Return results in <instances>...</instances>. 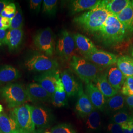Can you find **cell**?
<instances>
[{
	"mask_svg": "<svg viewBox=\"0 0 133 133\" xmlns=\"http://www.w3.org/2000/svg\"><path fill=\"white\" fill-rule=\"evenodd\" d=\"M117 66L126 77L133 76V59L128 56H122L117 59Z\"/></svg>",
	"mask_w": 133,
	"mask_h": 133,
	"instance_id": "obj_25",
	"label": "cell"
},
{
	"mask_svg": "<svg viewBox=\"0 0 133 133\" xmlns=\"http://www.w3.org/2000/svg\"><path fill=\"white\" fill-rule=\"evenodd\" d=\"M125 98L122 94L117 93L114 96L108 98L106 102L105 108L109 111L120 110L125 105Z\"/></svg>",
	"mask_w": 133,
	"mask_h": 133,
	"instance_id": "obj_27",
	"label": "cell"
},
{
	"mask_svg": "<svg viewBox=\"0 0 133 133\" xmlns=\"http://www.w3.org/2000/svg\"><path fill=\"white\" fill-rule=\"evenodd\" d=\"M16 10L17 8L15 4L13 3H10L5 8L1 15L4 17L11 20L14 17Z\"/></svg>",
	"mask_w": 133,
	"mask_h": 133,
	"instance_id": "obj_34",
	"label": "cell"
},
{
	"mask_svg": "<svg viewBox=\"0 0 133 133\" xmlns=\"http://www.w3.org/2000/svg\"><path fill=\"white\" fill-rule=\"evenodd\" d=\"M26 89L30 101L43 103L48 102L52 98L51 96L36 82L30 83Z\"/></svg>",
	"mask_w": 133,
	"mask_h": 133,
	"instance_id": "obj_14",
	"label": "cell"
},
{
	"mask_svg": "<svg viewBox=\"0 0 133 133\" xmlns=\"http://www.w3.org/2000/svg\"><path fill=\"white\" fill-rule=\"evenodd\" d=\"M0 133H1V132H0Z\"/></svg>",
	"mask_w": 133,
	"mask_h": 133,
	"instance_id": "obj_47",
	"label": "cell"
},
{
	"mask_svg": "<svg viewBox=\"0 0 133 133\" xmlns=\"http://www.w3.org/2000/svg\"><path fill=\"white\" fill-rule=\"evenodd\" d=\"M23 32L22 29L10 30L6 34L5 44L10 50H13L18 48L22 42Z\"/></svg>",
	"mask_w": 133,
	"mask_h": 133,
	"instance_id": "obj_20",
	"label": "cell"
},
{
	"mask_svg": "<svg viewBox=\"0 0 133 133\" xmlns=\"http://www.w3.org/2000/svg\"><path fill=\"white\" fill-rule=\"evenodd\" d=\"M130 117V116L127 111L124 110H121L113 115L112 120L113 122L121 125L127 122Z\"/></svg>",
	"mask_w": 133,
	"mask_h": 133,
	"instance_id": "obj_32",
	"label": "cell"
},
{
	"mask_svg": "<svg viewBox=\"0 0 133 133\" xmlns=\"http://www.w3.org/2000/svg\"><path fill=\"white\" fill-rule=\"evenodd\" d=\"M51 133H77L75 129L70 124H61L53 127L51 130Z\"/></svg>",
	"mask_w": 133,
	"mask_h": 133,
	"instance_id": "obj_33",
	"label": "cell"
},
{
	"mask_svg": "<svg viewBox=\"0 0 133 133\" xmlns=\"http://www.w3.org/2000/svg\"><path fill=\"white\" fill-rule=\"evenodd\" d=\"M59 78H60L59 71L56 70L42 73L35 76L34 79L36 83L41 86L52 97Z\"/></svg>",
	"mask_w": 133,
	"mask_h": 133,
	"instance_id": "obj_10",
	"label": "cell"
},
{
	"mask_svg": "<svg viewBox=\"0 0 133 133\" xmlns=\"http://www.w3.org/2000/svg\"><path fill=\"white\" fill-rule=\"evenodd\" d=\"M99 0H74L71 1L69 5L71 14L81 12L86 10H92L100 3Z\"/></svg>",
	"mask_w": 133,
	"mask_h": 133,
	"instance_id": "obj_18",
	"label": "cell"
},
{
	"mask_svg": "<svg viewBox=\"0 0 133 133\" xmlns=\"http://www.w3.org/2000/svg\"><path fill=\"white\" fill-rule=\"evenodd\" d=\"M23 24L22 12L19 6L17 7L15 14L12 19L11 20L10 30L22 29Z\"/></svg>",
	"mask_w": 133,
	"mask_h": 133,
	"instance_id": "obj_29",
	"label": "cell"
},
{
	"mask_svg": "<svg viewBox=\"0 0 133 133\" xmlns=\"http://www.w3.org/2000/svg\"><path fill=\"white\" fill-rule=\"evenodd\" d=\"M130 0H105L101 1L102 4L109 12L114 16L119 14L127 6Z\"/></svg>",
	"mask_w": 133,
	"mask_h": 133,
	"instance_id": "obj_23",
	"label": "cell"
},
{
	"mask_svg": "<svg viewBox=\"0 0 133 133\" xmlns=\"http://www.w3.org/2000/svg\"><path fill=\"white\" fill-rule=\"evenodd\" d=\"M19 129L14 118L6 114L0 115V132L1 133H13Z\"/></svg>",
	"mask_w": 133,
	"mask_h": 133,
	"instance_id": "obj_26",
	"label": "cell"
},
{
	"mask_svg": "<svg viewBox=\"0 0 133 133\" xmlns=\"http://www.w3.org/2000/svg\"><path fill=\"white\" fill-rule=\"evenodd\" d=\"M11 20L0 15V29L6 30L10 28Z\"/></svg>",
	"mask_w": 133,
	"mask_h": 133,
	"instance_id": "obj_37",
	"label": "cell"
},
{
	"mask_svg": "<svg viewBox=\"0 0 133 133\" xmlns=\"http://www.w3.org/2000/svg\"><path fill=\"white\" fill-rule=\"evenodd\" d=\"M45 133H51V132H45Z\"/></svg>",
	"mask_w": 133,
	"mask_h": 133,
	"instance_id": "obj_45",
	"label": "cell"
},
{
	"mask_svg": "<svg viewBox=\"0 0 133 133\" xmlns=\"http://www.w3.org/2000/svg\"><path fill=\"white\" fill-rule=\"evenodd\" d=\"M3 108L2 105H0V115L1 114V112L3 111Z\"/></svg>",
	"mask_w": 133,
	"mask_h": 133,
	"instance_id": "obj_43",
	"label": "cell"
},
{
	"mask_svg": "<svg viewBox=\"0 0 133 133\" xmlns=\"http://www.w3.org/2000/svg\"><path fill=\"white\" fill-rule=\"evenodd\" d=\"M132 55H133V50H132Z\"/></svg>",
	"mask_w": 133,
	"mask_h": 133,
	"instance_id": "obj_46",
	"label": "cell"
},
{
	"mask_svg": "<svg viewBox=\"0 0 133 133\" xmlns=\"http://www.w3.org/2000/svg\"><path fill=\"white\" fill-rule=\"evenodd\" d=\"M106 75L108 81L114 89L118 92L120 90L126 77L117 66H110Z\"/></svg>",
	"mask_w": 133,
	"mask_h": 133,
	"instance_id": "obj_17",
	"label": "cell"
},
{
	"mask_svg": "<svg viewBox=\"0 0 133 133\" xmlns=\"http://www.w3.org/2000/svg\"><path fill=\"white\" fill-rule=\"evenodd\" d=\"M34 45L47 56H52L55 49L53 34L49 27L38 31L34 36Z\"/></svg>",
	"mask_w": 133,
	"mask_h": 133,
	"instance_id": "obj_8",
	"label": "cell"
},
{
	"mask_svg": "<svg viewBox=\"0 0 133 133\" xmlns=\"http://www.w3.org/2000/svg\"><path fill=\"white\" fill-rule=\"evenodd\" d=\"M11 117L19 129L29 133H36L32 119L30 105L24 104L14 108L11 112Z\"/></svg>",
	"mask_w": 133,
	"mask_h": 133,
	"instance_id": "obj_5",
	"label": "cell"
},
{
	"mask_svg": "<svg viewBox=\"0 0 133 133\" xmlns=\"http://www.w3.org/2000/svg\"><path fill=\"white\" fill-rule=\"evenodd\" d=\"M122 95L130 96L133 95V76H129L126 78L121 90Z\"/></svg>",
	"mask_w": 133,
	"mask_h": 133,
	"instance_id": "obj_31",
	"label": "cell"
},
{
	"mask_svg": "<svg viewBox=\"0 0 133 133\" xmlns=\"http://www.w3.org/2000/svg\"><path fill=\"white\" fill-rule=\"evenodd\" d=\"M132 1V5H133V1Z\"/></svg>",
	"mask_w": 133,
	"mask_h": 133,
	"instance_id": "obj_44",
	"label": "cell"
},
{
	"mask_svg": "<svg viewBox=\"0 0 133 133\" xmlns=\"http://www.w3.org/2000/svg\"><path fill=\"white\" fill-rule=\"evenodd\" d=\"M116 17L123 24L130 33H133V7L131 1L127 6Z\"/></svg>",
	"mask_w": 133,
	"mask_h": 133,
	"instance_id": "obj_22",
	"label": "cell"
},
{
	"mask_svg": "<svg viewBox=\"0 0 133 133\" xmlns=\"http://www.w3.org/2000/svg\"><path fill=\"white\" fill-rule=\"evenodd\" d=\"M42 0H31L30 1V8L31 10H39L41 5L42 3Z\"/></svg>",
	"mask_w": 133,
	"mask_h": 133,
	"instance_id": "obj_38",
	"label": "cell"
},
{
	"mask_svg": "<svg viewBox=\"0 0 133 133\" xmlns=\"http://www.w3.org/2000/svg\"><path fill=\"white\" fill-rule=\"evenodd\" d=\"M73 37L76 46L83 57L98 50L93 42L85 36L76 33L73 35Z\"/></svg>",
	"mask_w": 133,
	"mask_h": 133,
	"instance_id": "obj_15",
	"label": "cell"
},
{
	"mask_svg": "<svg viewBox=\"0 0 133 133\" xmlns=\"http://www.w3.org/2000/svg\"><path fill=\"white\" fill-rule=\"evenodd\" d=\"M25 65L29 71L45 72L58 70V62L44 54H35L28 59Z\"/></svg>",
	"mask_w": 133,
	"mask_h": 133,
	"instance_id": "obj_6",
	"label": "cell"
},
{
	"mask_svg": "<svg viewBox=\"0 0 133 133\" xmlns=\"http://www.w3.org/2000/svg\"><path fill=\"white\" fill-rule=\"evenodd\" d=\"M29 133L28 132H25V131H23V130H21V129H18V130H17V131H16L15 132H14V133Z\"/></svg>",
	"mask_w": 133,
	"mask_h": 133,
	"instance_id": "obj_42",
	"label": "cell"
},
{
	"mask_svg": "<svg viewBox=\"0 0 133 133\" xmlns=\"http://www.w3.org/2000/svg\"><path fill=\"white\" fill-rule=\"evenodd\" d=\"M68 96L64 89L61 78L57 81V85L51 101L54 106L56 107H62L66 106L68 104Z\"/></svg>",
	"mask_w": 133,
	"mask_h": 133,
	"instance_id": "obj_24",
	"label": "cell"
},
{
	"mask_svg": "<svg viewBox=\"0 0 133 133\" xmlns=\"http://www.w3.org/2000/svg\"><path fill=\"white\" fill-rule=\"evenodd\" d=\"M94 82L95 86L105 98H109L118 93L110 84L108 81L106 74H100Z\"/></svg>",
	"mask_w": 133,
	"mask_h": 133,
	"instance_id": "obj_19",
	"label": "cell"
},
{
	"mask_svg": "<svg viewBox=\"0 0 133 133\" xmlns=\"http://www.w3.org/2000/svg\"><path fill=\"white\" fill-rule=\"evenodd\" d=\"M70 64L72 71L85 83L95 81L102 70L84 58L76 55L71 58Z\"/></svg>",
	"mask_w": 133,
	"mask_h": 133,
	"instance_id": "obj_3",
	"label": "cell"
},
{
	"mask_svg": "<svg viewBox=\"0 0 133 133\" xmlns=\"http://www.w3.org/2000/svg\"><path fill=\"white\" fill-rule=\"evenodd\" d=\"M85 92L95 109L103 111L107 102L105 97L92 82L86 83Z\"/></svg>",
	"mask_w": 133,
	"mask_h": 133,
	"instance_id": "obj_13",
	"label": "cell"
},
{
	"mask_svg": "<svg viewBox=\"0 0 133 133\" xmlns=\"http://www.w3.org/2000/svg\"><path fill=\"white\" fill-rule=\"evenodd\" d=\"M111 14L100 1V3L95 9L81 14L75 17L73 21L84 30L94 34L99 31Z\"/></svg>",
	"mask_w": 133,
	"mask_h": 133,
	"instance_id": "obj_2",
	"label": "cell"
},
{
	"mask_svg": "<svg viewBox=\"0 0 133 133\" xmlns=\"http://www.w3.org/2000/svg\"><path fill=\"white\" fill-rule=\"evenodd\" d=\"M84 58L102 69L110 67L116 64L118 59L113 53L98 49L84 56Z\"/></svg>",
	"mask_w": 133,
	"mask_h": 133,
	"instance_id": "obj_9",
	"label": "cell"
},
{
	"mask_svg": "<svg viewBox=\"0 0 133 133\" xmlns=\"http://www.w3.org/2000/svg\"><path fill=\"white\" fill-rule=\"evenodd\" d=\"M0 96L10 108L24 105L29 101L26 88L18 83L9 84L1 87Z\"/></svg>",
	"mask_w": 133,
	"mask_h": 133,
	"instance_id": "obj_4",
	"label": "cell"
},
{
	"mask_svg": "<svg viewBox=\"0 0 133 133\" xmlns=\"http://www.w3.org/2000/svg\"><path fill=\"white\" fill-rule=\"evenodd\" d=\"M130 33L116 16L111 14L98 32L96 37L101 42L107 46H114L119 44L127 38Z\"/></svg>",
	"mask_w": 133,
	"mask_h": 133,
	"instance_id": "obj_1",
	"label": "cell"
},
{
	"mask_svg": "<svg viewBox=\"0 0 133 133\" xmlns=\"http://www.w3.org/2000/svg\"><path fill=\"white\" fill-rule=\"evenodd\" d=\"M10 4V1L0 0V15L5 8Z\"/></svg>",
	"mask_w": 133,
	"mask_h": 133,
	"instance_id": "obj_40",
	"label": "cell"
},
{
	"mask_svg": "<svg viewBox=\"0 0 133 133\" xmlns=\"http://www.w3.org/2000/svg\"><path fill=\"white\" fill-rule=\"evenodd\" d=\"M107 130L110 133H123L121 126L114 122L110 123L108 125Z\"/></svg>",
	"mask_w": 133,
	"mask_h": 133,
	"instance_id": "obj_36",
	"label": "cell"
},
{
	"mask_svg": "<svg viewBox=\"0 0 133 133\" xmlns=\"http://www.w3.org/2000/svg\"><path fill=\"white\" fill-rule=\"evenodd\" d=\"M20 77L19 71L10 65L0 67V84L13 82Z\"/></svg>",
	"mask_w": 133,
	"mask_h": 133,
	"instance_id": "obj_21",
	"label": "cell"
},
{
	"mask_svg": "<svg viewBox=\"0 0 133 133\" xmlns=\"http://www.w3.org/2000/svg\"><path fill=\"white\" fill-rule=\"evenodd\" d=\"M120 126L123 133H133V115L130 116L127 122Z\"/></svg>",
	"mask_w": 133,
	"mask_h": 133,
	"instance_id": "obj_35",
	"label": "cell"
},
{
	"mask_svg": "<svg viewBox=\"0 0 133 133\" xmlns=\"http://www.w3.org/2000/svg\"><path fill=\"white\" fill-rule=\"evenodd\" d=\"M31 116L35 127L43 129L48 126L52 121V115L48 109L41 107L31 105Z\"/></svg>",
	"mask_w": 133,
	"mask_h": 133,
	"instance_id": "obj_12",
	"label": "cell"
},
{
	"mask_svg": "<svg viewBox=\"0 0 133 133\" xmlns=\"http://www.w3.org/2000/svg\"><path fill=\"white\" fill-rule=\"evenodd\" d=\"M95 109L88 97L84 93L82 83H80L76 105V114L80 118H86Z\"/></svg>",
	"mask_w": 133,
	"mask_h": 133,
	"instance_id": "obj_11",
	"label": "cell"
},
{
	"mask_svg": "<svg viewBox=\"0 0 133 133\" xmlns=\"http://www.w3.org/2000/svg\"><path fill=\"white\" fill-rule=\"evenodd\" d=\"M7 32L6 30L0 29V46L5 45V39Z\"/></svg>",
	"mask_w": 133,
	"mask_h": 133,
	"instance_id": "obj_39",
	"label": "cell"
},
{
	"mask_svg": "<svg viewBox=\"0 0 133 133\" xmlns=\"http://www.w3.org/2000/svg\"><path fill=\"white\" fill-rule=\"evenodd\" d=\"M57 0H44L43 1V13L50 16L54 15L57 10Z\"/></svg>",
	"mask_w": 133,
	"mask_h": 133,
	"instance_id": "obj_30",
	"label": "cell"
},
{
	"mask_svg": "<svg viewBox=\"0 0 133 133\" xmlns=\"http://www.w3.org/2000/svg\"><path fill=\"white\" fill-rule=\"evenodd\" d=\"M86 118V126L88 129L95 130L99 128L101 119L100 114L97 110L94 109Z\"/></svg>",
	"mask_w": 133,
	"mask_h": 133,
	"instance_id": "obj_28",
	"label": "cell"
},
{
	"mask_svg": "<svg viewBox=\"0 0 133 133\" xmlns=\"http://www.w3.org/2000/svg\"><path fill=\"white\" fill-rule=\"evenodd\" d=\"M125 102L126 104L130 108L133 109V95L127 96L125 98Z\"/></svg>",
	"mask_w": 133,
	"mask_h": 133,
	"instance_id": "obj_41",
	"label": "cell"
},
{
	"mask_svg": "<svg viewBox=\"0 0 133 133\" xmlns=\"http://www.w3.org/2000/svg\"><path fill=\"white\" fill-rule=\"evenodd\" d=\"M60 78L68 97H71L77 95L79 83L76 81L70 72L68 71H63L60 75Z\"/></svg>",
	"mask_w": 133,
	"mask_h": 133,
	"instance_id": "obj_16",
	"label": "cell"
},
{
	"mask_svg": "<svg viewBox=\"0 0 133 133\" xmlns=\"http://www.w3.org/2000/svg\"><path fill=\"white\" fill-rule=\"evenodd\" d=\"M56 52L65 61H71L75 56L76 44L73 35L66 30H62L56 45Z\"/></svg>",
	"mask_w": 133,
	"mask_h": 133,
	"instance_id": "obj_7",
	"label": "cell"
}]
</instances>
